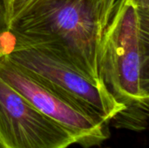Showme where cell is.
<instances>
[{
  "instance_id": "6da1fadb",
  "label": "cell",
  "mask_w": 149,
  "mask_h": 148,
  "mask_svg": "<svg viewBox=\"0 0 149 148\" xmlns=\"http://www.w3.org/2000/svg\"><path fill=\"white\" fill-rule=\"evenodd\" d=\"M99 77L124 109L109 126L142 132L149 116V24L126 0H116L100 39Z\"/></svg>"
},
{
  "instance_id": "7a4b0ae2",
  "label": "cell",
  "mask_w": 149,
  "mask_h": 148,
  "mask_svg": "<svg viewBox=\"0 0 149 148\" xmlns=\"http://www.w3.org/2000/svg\"><path fill=\"white\" fill-rule=\"evenodd\" d=\"M9 32L24 42L54 51L99 79L102 36L98 0H40L13 23Z\"/></svg>"
},
{
  "instance_id": "3957f363",
  "label": "cell",
  "mask_w": 149,
  "mask_h": 148,
  "mask_svg": "<svg viewBox=\"0 0 149 148\" xmlns=\"http://www.w3.org/2000/svg\"><path fill=\"white\" fill-rule=\"evenodd\" d=\"M0 54L108 124L125 108L108 92L100 78L86 74L46 46L15 38L9 30L0 39Z\"/></svg>"
},
{
  "instance_id": "277c9868",
  "label": "cell",
  "mask_w": 149,
  "mask_h": 148,
  "mask_svg": "<svg viewBox=\"0 0 149 148\" xmlns=\"http://www.w3.org/2000/svg\"><path fill=\"white\" fill-rule=\"evenodd\" d=\"M0 78L39 112L66 129L75 144L92 148L110 137L108 123L24 72L3 54H0Z\"/></svg>"
},
{
  "instance_id": "5b68a950",
  "label": "cell",
  "mask_w": 149,
  "mask_h": 148,
  "mask_svg": "<svg viewBox=\"0 0 149 148\" xmlns=\"http://www.w3.org/2000/svg\"><path fill=\"white\" fill-rule=\"evenodd\" d=\"M72 135L0 78V148H68Z\"/></svg>"
},
{
  "instance_id": "8992f818",
  "label": "cell",
  "mask_w": 149,
  "mask_h": 148,
  "mask_svg": "<svg viewBox=\"0 0 149 148\" xmlns=\"http://www.w3.org/2000/svg\"><path fill=\"white\" fill-rule=\"evenodd\" d=\"M8 26L15 23L40 0H3Z\"/></svg>"
},
{
  "instance_id": "52a82bcc",
  "label": "cell",
  "mask_w": 149,
  "mask_h": 148,
  "mask_svg": "<svg viewBox=\"0 0 149 148\" xmlns=\"http://www.w3.org/2000/svg\"><path fill=\"white\" fill-rule=\"evenodd\" d=\"M116 0H98V10L100 23L102 31L108 24V21L112 16Z\"/></svg>"
},
{
  "instance_id": "ba28073f",
  "label": "cell",
  "mask_w": 149,
  "mask_h": 148,
  "mask_svg": "<svg viewBox=\"0 0 149 148\" xmlns=\"http://www.w3.org/2000/svg\"><path fill=\"white\" fill-rule=\"evenodd\" d=\"M138 11L143 23L149 24V0H126Z\"/></svg>"
},
{
  "instance_id": "9c48e42d",
  "label": "cell",
  "mask_w": 149,
  "mask_h": 148,
  "mask_svg": "<svg viewBox=\"0 0 149 148\" xmlns=\"http://www.w3.org/2000/svg\"><path fill=\"white\" fill-rule=\"evenodd\" d=\"M9 26L6 17V10L3 0H0V39L8 31Z\"/></svg>"
},
{
  "instance_id": "30bf717a",
  "label": "cell",
  "mask_w": 149,
  "mask_h": 148,
  "mask_svg": "<svg viewBox=\"0 0 149 148\" xmlns=\"http://www.w3.org/2000/svg\"><path fill=\"white\" fill-rule=\"evenodd\" d=\"M107 148H110V147H107Z\"/></svg>"
}]
</instances>
